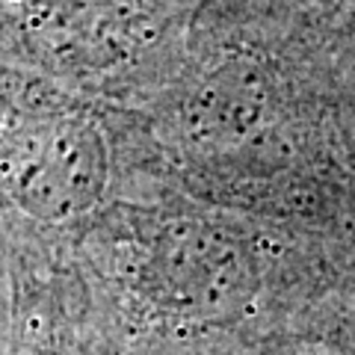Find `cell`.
I'll return each mask as SVG.
<instances>
[{
  "mask_svg": "<svg viewBox=\"0 0 355 355\" xmlns=\"http://www.w3.org/2000/svg\"><path fill=\"white\" fill-rule=\"evenodd\" d=\"M110 110L18 65L0 62V214L71 231L116 196Z\"/></svg>",
  "mask_w": 355,
  "mask_h": 355,
  "instance_id": "6da1fadb",
  "label": "cell"
},
{
  "mask_svg": "<svg viewBox=\"0 0 355 355\" xmlns=\"http://www.w3.org/2000/svg\"><path fill=\"white\" fill-rule=\"evenodd\" d=\"M154 39L146 0H0V62L107 110L137 107Z\"/></svg>",
  "mask_w": 355,
  "mask_h": 355,
  "instance_id": "7a4b0ae2",
  "label": "cell"
},
{
  "mask_svg": "<svg viewBox=\"0 0 355 355\" xmlns=\"http://www.w3.org/2000/svg\"><path fill=\"white\" fill-rule=\"evenodd\" d=\"M15 355H121L89 296L65 231L6 219Z\"/></svg>",
  "mask_w": 355,
  "mask_h": 355,
  "instance_id": "3957f363",
  "label": "cell"
}]
</instances>
